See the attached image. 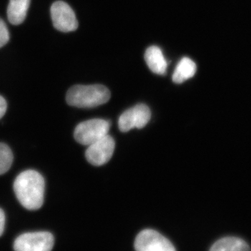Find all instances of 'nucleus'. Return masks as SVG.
Here are the masks:
<instances>
[{
  "label": "nucleus",
  "instance_id": "f257e3e1",
  "mask_svg": "<svg viewBox=\"0 0 251 251\" xmlns=\"http://www.w3.org/2000/svg\"><path fill=\"white\" fill-rule=\"evenodd\" d=\"M14 190L21 205L28 210H37L44 204L45 181L37 171L21 173L15 179Z\"/></svg>",
  "mask_w": 251,
  "mask_h": 251
},
{
  "label": "nucleus",
  "instance_id": "f03ea898",
  "mask_svg": "<svg viewBox=\"0 0 251 251\" xmlns=\"http://www.w3.org/2000/svg\"><path fill=\"white\" fill-rule=\"evenodd\" d=\"M111 94L101 85L73 86L67 92V103L79 108H92L110 100Z\"/></svg>",
  "mask_w": 251,
  "mask_h": 251
},
{
  "label": "nucleus",
  "instance_id": "7ed1b4c3",
  "mask_svg": "<svg viewBox=\"0 0 251 251\" xmlns=\"http://www.w3.org/2000/svg\"><path fill=\"white\" fill-rule=\"evenodd\" d=\"M110 123L101 119H93L81 122L75 127L74 138L82 145H92L108 135Z\"/></svg>",
  "mask_w": 251,
  "mask_h": 251
},
{
  "label": "nucleus",
  "instance_id": "20e7f679",
  "mask_svg": "<svg viewBox=\"0 0 251 251\" xmlns=\"http://www.w3.org/2000/svg\"><path fill=\"white\" fill-rule=\"evenodd\" d=\"M53 235L49 232H27L15 240V251H51L54 247Z\"/></svg>",
  "mask_w": 251,
  "mask_h": 251
},
{
  "label": "nucleus",
  "instance_id": "39448f33",
  "mask_svg": "<svg viewBox=\"0 0 251 251\" xmlns=\"http://www.w3.org/2000/svg\"><path fill=\"white\" fill-rule=\"evenodd\" d=\"M135 249L136 251H176L167 238L151 229H144L138 234Z\"/></svg>",
  "mask_w": 251,
  "mask_h": 251
},
{
  "label": "nucleus",
  "instance_id": "423d86ee",
  "mask_svg": "<svg viewBox=\"0 0 251 251\" xmlns=\"http://www.w3.org/2000/svg\"><path fill=\"white\" fill-rule=\"evenodd\" d=\"M51 18L54 27L62 32L76 30L78 22L71 6L62 1L52 4L50 9Z\"/></svg>",
  "mask_w": 251,
  "mask_h": 251
},
{
  "label": "nucleus",
  "instance_id": "0eeeda50",
  "mask_svg": "<svg viewBox=\"0 0 251 251\" xmlns=\"http://www.w3.org/2000/svg\"><path fill=\"white\" fill-rule=\"evenodd\" d=\"M151 119V111L148 105L140 103L126 110L119 119V128L122 132H128L133 128H143Z\"/></svg>",
  "mask_w": 251,
  "mask_h": 251
},
{
  "label": "nucleus",
  "instance_id": "6e6552de",
  "mask_svg": "<svg viewBox=\"0 0 251 251\" xmlns=\"http://www.w3.org/2000/svg\"><path fill=\"white\" fill-rule=\"evenodd\" d=\"M115 148V140L110 135H106L89 145L85 151L86 159L94 166H103L112 158Z\"/></svg>",
  "mask_w": 251,
  "mask_h": 251
},
{
  "label": "nucleus",
  "instance_id": "1a4fd4ad",
  "mask_svg": "<svg viewBox=\"0 0 251 251\" xmlns=\"http://www.w3.org/2000/svg\"><path fill=\"white\" fill-rule=\"evenodd\" d=\"M145 59L150 70L158 75H165L168 68L167 62L163 52L157 46H150L147 49Z\"/></svg>",
  "mask_w": 251,
  "mask_h": 251
},
{
  "label": "nucleus",
  "instance_id": "9d476101",
  "mask_svg": "<svg viewBox=\"0 0 251 251\" xmlns=\"http://www.w3.org/2000/svg\"><path fill=\"white\" fill-rule=\"evenodd\" d=\"M30 0H10L7 8L8 20L14 25L24 22L27 16Z\"/></svg>",
  "mask_w": 251,
  "mask_h": 251
},
{
  "label": "nucleus",
  "instance_id": "9b49d317",
  "mask_svg": "<svg viewBox=\"0 0 251 251\" xmlns=\"http://www.w3.org/2000/svg\"><path fill=\"white\" fill-rule=\"evenodd\" d=\"M197 71L196 63L188 57H184L179 61L173 75V81L181 84L194 76Z\"/></svg>",
  "mask_w": 251,
  "mask_h": 251
},
{
  "label": "nucleus",
  "instance_id": "f8f14e48",
  "mask_svg": "<svg viewBox=\"0 0 251 251\" xmlns=\"http://www.w3.org/2000/svg\"><path fill=\"white\" fill-rule=\"evenodd\" d=\"M209 251H251L247 242L237 237H225L217 241Z\"/></svg>",
  "mask_w": 251,
  "mask_h": 251
},
{
  "label": "nucleus",
  "instance_id": "ddd939ff",
  "mask_svg": "<svg viewBox=\"0 0 251 251\" xmlns=\"http://www.w3.org/2000/svg\"><path fill=\"white\" fill-rule=\"evenodd\" d=\"M13 160L14 156L11 149L6 144L0 143V175L9 171Z\"/></svg>",
  "mask_w": 251,
  "mask_h": 251
},
{
  "label": "nucleus",
  "instance_id": "4468645a",
  "mask_svg": "<svg viewBox=\"0 0 251 251\" xmlns=\"http://www.w3.org/2000/svg\"><path fill=\"white\" fill-rule=\"evenodd\" d=\"M9 41V30L4 21L0 18V48L6 45Z\"/></svg>",
  "mask_w": 251,
  "mask_h": 251
},
{
  "label": "nucleus",
  "instance_id": "2eb2a0df",
  "mask_svg": "<svg viewBox=\"0 0 251 251\" xmlns=\"http://www.w3.org/2000/svg\"><path fill=\"white\" fill-rule=\"evenodd\" d=\"M5 223H6V217H5L4 211L0 209V237L4 233Z\"/></svg>",
  "mask_w": 251,
  "mask_h": 251
},
{
  "label": "nucleus",
  "instance_id": "dca6fc26",
  "mask_svg": "<svg viewBox=\"0 0 251 251\" xmlns=\"http://www.w3.org/2000/svg\"><path fill=\"white\" fill-rule=\"evenodd\" d=\"M6 109H7V103H6V100L4 97L0 96V119L6 113Z\"/></svg>",
  "mask_w": 251,
  "mask_h": 251
}]
</instances>
